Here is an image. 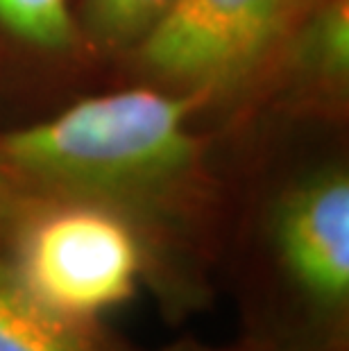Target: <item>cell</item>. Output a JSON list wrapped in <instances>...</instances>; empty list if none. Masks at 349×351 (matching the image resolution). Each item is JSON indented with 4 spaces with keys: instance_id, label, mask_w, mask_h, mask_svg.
Instances as JSON below:
<instances>
[{
    "instance_id": "1",
    "label": "cell",
    "mask_w": 349,
    "mask_h": 351,
    "mask_svg": "<svg viewBox=\"0 0 349 351\" xmlns=\"http://www.w3.org/2000/svg\"><path fill=\"white\" fill-rule=\"evenodd\" d=\"M197 95L132 82L29 123L0 127V179L14 191L91 202L145 252V290L170 324L209 308L239 193L215 156Z\"/></svg>"
},
{
    "instance_id": "2",
    "label": "cell",
    "mask_w": 349,
    "mask_h": 351,
    "mask_svg": "<svg viewBox=\"0 0 349 351\" xmlns=\"http://www.w3.org/2000/svg\"><path fill=\"white\" fill-rule=\"evenodd\" d=\"M220 276L256 351H349V166L333 152L245 170Z\"/></svg>"
},
{
    "instance_id": "3",
    "label": "cell",
    "mask_w": 349,
    "mask_h": 351,
    "mask_svg": "<svg viewBox=\"0 0 349 351\" xmlns=\"http://www.w3.org/2000/svg\"><path fill=\"white\" fill-rule=\"evenodd\" d=\"M315 0H182L116 66L130 82L197 95L202 114L245 125L286 36Z\"/></svg>"
},
{
    "instance_id": "4",
    "label": "cell",
    "mask_w": 349,
    "mask_h": 351,
    "mask_svg": "<svg viewBox=\"0 0 349 351\" xmlns=\"http://www.w3.org/2000/svg\"><path fill=\"white\" fill-rule=\"evenodd\" d=\"M3 261L57 315L102 322L145 288V252L123 218L91 202L16 191Z\"/></svg>"
},
{
    "instance_id": "5",
    "label": "cell",
    "mask_w": 349,
    "mask_h": 351,
    "mask_svg": "<svg viewBox=\"0 0 349 351\" xmlns=\"http://www.w3.org/2000/svg\"><path fill=\"white\" fill-rule=\"evenodd\" d=\"M268 114L333 127L347 123L349 0H315L286 36L245 125Z\"/></svg>"
},
{
    "instance_id": "6",
    "label": "cell",
    "mask_w": 349,
    "mask_h": 351,
    "mask_svg": "<svg viewBox=\"0 0 349 351\" xmlns=\"http://www.w3.org/2000/svg\"><path fill=\"white\" fill-rule=\"evenodd\" d=\"M95 69L73 0H0V100H50Z\"/></svg>"
},
{
    "instance_id": "7",
    "label": "cell",
    "mask_w": 349,
    "mask_h": 351,
    "mask_svg": "<svg viewBox=\"0 0 349 351\" xmlns=\"http://www.w3.org/2000/svg\"><path fill=\"white\" fill-rule=\"evenodd\" d=\"M0 351H141L105 322H75L46 308L0 258Z\"/></svg>"
},
{
    "instance_id": "8",
    "label": "cell",
    "mask_w": 349,
    "mask_h": 351,
    "mask_svg": "<svg viewBox=\"0 0 349 351\" xmlns=\"http://www.w3.org/2000/svg\"><path fill=\"white\" fill-rule=\"evenodd\" d=\"M180 3L182 0H73L80 32L102 66L128 57Z\"/></svg>"
},
{
    "instance_id": "9",
    "label": "cell",
    "mask_w": 349,
    "mask_h": 351,
    "mask_svg": "<svg viewBox=\"0 0 349 351\" xmlns=\"http://www.w3.org/2000/svg\"><path fill=\"white\" fill-rule=\"evenodd\" d=\"M14 204H16V191L0 179V258H3L5 238H7V229H10Z\"/></svg>"
},
{
    "instance_id": "10",
    "label": "cell",
    "mask_w": 349,
    "mask_h": 351,
    "mask_svg": "<svg viewBox=\"0 0 349 351\" xmlns=\"http://www.w3.org/2000/svg\"><path fill=\"white\" fill-rule=\"evenodd\" d=\"M157 351H245V347L241 342H236L232 347H215V345H209V342H202L197 338H180Z\"/></svg>"
},
{
    "instance_id": "11",
    "label": "cell",
    "mask_w": 349,
    "mask_h": 351,
    "mask_svg": "<svg viewBox=\"0 0 349 351\" xmlns=\"http://www.w3.org/2000/svg\"><path fill=\"white\" fill-rule=\"evenodd\" d=\"M241 345H243V342H241ZM245 347V345H243ZM245 351H256V349H250V347H245Z\"/></svg>"
}]
</instances>
